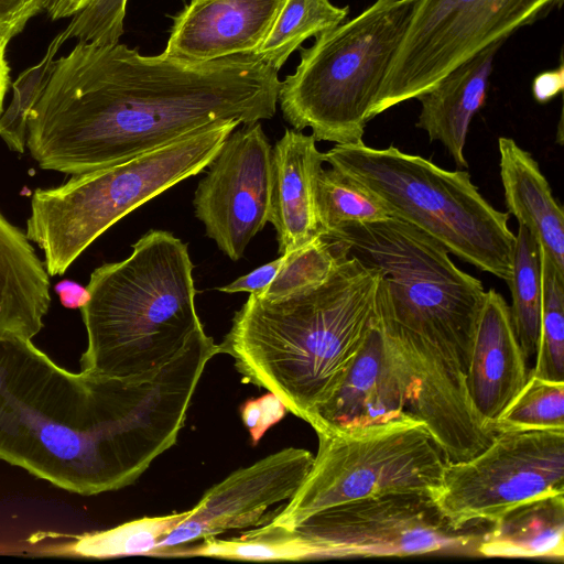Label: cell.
<instances>
[{"instance_id":"cell-1","label":"cell","mask_w":564,"mask_h":564,"mask_svg":"<svg viewBox=\"0 0 564 564\" xmlns=\"http://www.w3.org/2000/svg\"><path fill=\"white\" fill-rule=\"evenodd\" d=\"M280 84L252 55L198 63L78 42L55 59L28 118L26 148L44 170L95 171L219 121L271 119Z\"/></svg>"},{"instance_id":"cell-2","label":"cell","mask_w":564,"mask_h":564,"mask_svg":"<svg viewBox=\"0 0 564 564\" xmlns=\"http://www.w3.org/2000/svg\"><path fill=\"white\" fill-rule=\"evenodd\" d=\"M209 359L191 344L117 378L69 372L31 339L0 338V459L84 496L127 487L175 444Z\"/></svg>"},{"instance_id":"cell-3","label":"cell","mask_w":564,"mask_h":564,"mask_svg":"<svg viewBox=\"0 0 564 564\" xmlns=\"http://www.w3.org/2000/svg\"><path fill=\"white\" fill-rule=\"evenodd\" d=\"M380 281V270L348 254L315 289L279 301L249 293L219 352L308 423L356 359L376 314Z\"/></svg>"},{"instance_id":"cell-4","label":"cell","mask_w":564,"mask_h":564,"mask_svg":"<svg viewBox=\"0 0 564 564\" xmlns=\"http://www.w3.org/2000/svg\"><path fill=\"white\" fill-rule=\"evenodd\" d=\"M308 424L335 435L423 425L448 462L476 456L496 433L476 412L463 372L426 344L386 328L376 314L343 381Z\"/></svg>"},{"instance_id":"cell-5","label":"cell","mask_w":564,"mask_h":564,"mask_svg":"<svg viewBox=\"0 0 564 564\" xmlns=\"http://www.w3.org/2000/svg\"><path fill=\"white\" fill-rule=\"evenodd\" d=\"M188 247L172 232L152 229L131 254L90 274L80 308L87 333L82 370L129 378L156 370L204 327L195 307Z\"/></svg>"},{"instance_id":"cell-6","label":"cell","mask_w":564,"mask_h":564,"mask_svg":"<svg viewBox=\"0 0 564 564\" xmlns=\"http://www.w3.org/2000/svg\"><path fill=\"white\" fill-rule=\"evenodd\" d=\"M324 237L380 270L376 316L386 328L426 344L466 375L486 295L481 281L460 270L438 241L395 217Z\"/></svg>"},{"instance_id":"cell-7","label":"cell","mask_w":564,"mask_h":564,"mask_svg":"<svg viewBox=\"0 0 564 564\" xmlns=\"http://www.w3.org/2000/svg\"><path fill=\"white\" fill-rule=\"evenodd\" d=\"M323 161L378 196L392 217L480 271L509 281L514 245L509 214L480 194L468 172L448 171L393 145L377 149L364 141L335 144L323 153Z\"/></svg>"},{"instance_id":"cell-8","label":"cell","mask_w":564,"mask_h":564,"mask_svg":"<svg viewBox=\"0 0 564 564\" xmlns=\"http://www.w3.org/2000/svg\"><path fill=\"white\" fill-rule=\"evenodd\" d=\"M239 120L213 123L175 141L66 183L37 188L26 237L44 252L48 275H62L108 228L144 203L204 171Z\"/></svg>"},{"instance_id":"cell-9","label":"cell","mask_w":564,"mask_h":564,"mask_svg":"<svg viewBox=\"0 0 564 564\" xmlns=\"http://www.w3.org/2000/svg\"><path fill=\"white\" fill-rule=\"evenodd\" d=\"M417 0H376L355 18L301 48L278 104L293 129L316 141H362L365 127Z\"/></svg>"},{"instance_id":"cell-10","label":"cell","mask_w":564,"mask_h":564,"mask_svg":"<svg viewBox=\"0 0 564 564\" xmlns=\"http://www.w3.org/2000/svg\"><path fill=\"white\" fill-rule=\"evenodd\" d=\"M317 436L318 451L306 478L271 518L272 525L292 529L314 512L367 497H433L448 462L423 425Z\"/></svg>"},{"instance_id":"cell-11","label":"cell","mask_w":564,"mask_h":564,"mask_svg":"<svg viewBox=\"0 0 564 564\" xmlns=\"http://www.w3.org/2000/svg\"><path fill=\"white\" fill-rule=\"evenodd\" d=\"M489 523L454 530L434 499L386 494L337 503L290 530L296 561L424 554L477 555Z\"/></svg>"},{"instance_id":"cell-12","label":"cell","mask_w":564,"mask_h":564,"mask_svg":"<svg viewBox=\"0 0 564 564\" xmlns=\"http://www.w3.org/2000/svg\"><path fill=\"white\" fill-rule=\"evenodd\" d=\"M563 0H417L370 118L430 89L488 44L561 9Z\"/></svg>"},{"instance_id":"cell-13","label":"cell","mask_w":564,"mask_h":564,"mask_svg":"<svg viewBox=\"0 0 564 564\" xmlns=\"http://www.w3.org/2000/svg\"><path fill=\"white\" fill-rule=\"evenodd\" d=\"M552 494H564V430H507L476 456L447 462L433 499L462 530Z\"/></svg>"},{"instance_id":"cell-14","label":"cell","mask_w":564,"mask_h":564,"mask_svg":"<svg viewBox=\"0 0 564 564\" xmlns=\"http://www.w3.org/2000/svg\"><path fill=\"white\" fill-rule=\"evenodd\" d=\"M194 195L196 217L230 260H239L269 223L272 147L260 122L235 129Z\"/></svg>"},{"instance_id":"cell-15","label":"cell","mask_w":564,"mask_h":564,"mask_svg":"<svg viewBox=\"0 0 564 564\" xmlns=\"http://www.w3.org/2000/svg\"><path fill=\"white\" fill-rule=\"evenodd\" d=\"M313 462L311 452L290 447L237 469L203 495L188 516L158 543L151 556L229 530L260 524L271 506L294 496Z\"/></svg>"},{"instance_id":"cell-16","label":"cell","mask_w":564,"mask_h":564,"mask_svg":"<svg viewBox=\"0 0 564 564\" xmlns=\"http://www.w3.org/2000/svg\"><path fill=\"white\" fill-rule=\"evenodd\" d=\"M282 0H191L172 17L163 54L187 62L252 55Z\"/></svg>"},{"instance_id":"cell-17","label":"cell","mask_w":564,"mask_h":564,"mask_svg":"<svg viewBox=\"0 0 564 564\" xmlns=\"http://www.w3.org/2000/svg\"><path fill=\"white\" fill-rule=\"evenodd\" d=\"M527 360L509 304L495 289L487 290L474 333L465 381L476 412L492 427L524 386L529 375Z\"/></svg>"},{"instance_id":"cell-18","label":"cell","mask_w":564,"mask_h":564,"mask_svg":"<svg viewBox=\"0 0 564 564\" xmlns=\"http://www.w3.org/2000/svg\"><path fill=\"white\" fill-rule=\"evenodd\" d=\"M323 153L311 134L285 129L272 148V185L269 223L284 254L323 237L316 203V183Z\"/></svg>"},{"instance_id":"cell-19","label":"cell","mask_w":564,"mask_h":564,"mask_svg":"<svg viewBox=\"0 0 564 564\" xmlns=\"http://www.w3.org/2000/svg\"><path fill=\"white\" fill-rule=\"evenodd\" d=\"M505 42L488 44L416 97L421 104L416 127L431 141H440L459 167L468 166L464 150L469 126L486 101L494 58Z\"/></svg>"},{"instance_id":"cell-20","label":"cell","mask_w":564,"mask_h":564,"mask_svg":"<svg viewBox=\"0 0 564 564\" xmlns=\"http://www.w3.org/2000/svg\"><path fill=\"white\" fill-rule=\"evenodd\" d=\"M499 169L508 214L536 239L564 274V213L539 163L513 139L499 137Z\"/></svg>"},{"instance_id":"cell-21","label":"cell","mask_w":564,"mask_h":564,"mask_svg":"<svg viewBox=\"0 0 564 564\" xmlns=\"http://www.w3.org/2000/svg\"><path fill=\"white\" fill-rule=\"evenodd\" d=\"M50 275L26 235L0 212V338L32 339L43 328Z\"/></svg>"},{"instance_id":"cell-22","label":"cell","mask_w":564,"mask_h":564,"mask_svg":"<svg viewBox=\"0 0 564 564\" xmlns=\"http://www.w3.org/2000/svg\"><path fill=\"white\" fill-rule=\"evenodd\" d=\"M477 555L485 557L564 556V494L524 501L490 522Z\"/></svg>"},{"instance_id":"cell-23","label":"cell","mask_w":564,"mask_h":564,"mask_svg":"<svg viewBox=\"0 0 564 564\" xmlns=\"http://www.w3.org/2000/svg\"><path fill=\"white\" fill-rule=\"evenodd\" d=\"M348 6L330 0H282L278 13L253 57L279 72L304 41L343 23Z\"/></svg>"},{"instance_id":"cell-24","label":"cell","mask_w":564,"mask_h":564,"mask_svg":"<svg viewBox=\"0 0 564 564\" xmlns=\"http://www.w3.org/2000/svg\"><path fill=\"white\" fill-rule=\"evenodd\" d=\"M509 284L511 318L527 359L535 357L542 302V268L540 246L534 236L518 225L514 234Z\"/></svg>"},{"instance_id":"cell-25","label":"cell","mask_w":564,"mask_h":564,"mask_svg":"<svg viewBox=\"0 0 564 564\" xmlns=\"http://www.w3.org/2000/svg\"><path fill=\"white\" fill-rule=\"evenodd\" d=\"M316 203L323 237L346 225L392 217L378 196L332 166L323 167L318 174Z\"/></svg>"},{"instance_id":"cell-26","label":"cell","mask_w":564,"mask_h":564,"mask_svg":"<svg viewBox=\"0 0 564 564\" xmlns=\"http://www.w3.org/2000/svg\"><path fill=\"white\" fill-rule=\"evenodd\" d=\"M189 513V510L162 517H145L112 529L77 535L63 546L65 553L84 557L149 555L158 543Z\"/></svg>"},{"instance_id":"cell-27","label":"cell","mask_w":564,"mask_h":564,"mask_svg":"<svg viewBox=\"0 0 564 564\" xmlns=\"http://www.w3.org/2000/svg\"><path fill=\"white\" fill-rule=\"evenodd\" d=\"M347 247L336 239L318 237L291 252L270 285L256 293L267 301H279L312 290L324 283L348 256Z\"/></svg>"},{"instance_id":"cell-28","label":"cell","mask_w":564,"mask_h":564,"mask_svg":"<svg viewBox=\"0 0 564 564\" xmlns=\"http://www.w3.org/2000/svg\"><path fill=\"white\" fill-rule=\"evenodd\" d=\"M542 302L535 366L545 379L564 381V274L541 250Z\"/></svg>"},{"instance_id":"cell-29","label":"cell","mask_w":564,"mask_h":564,"mask_svg":"<svg viewBox=\"0 0 564 564\" xmlns=\"http://www.w3.org/2000/svg\"><path fill=\"white\" fill-rule=\"evenodd\" d=\"M494 430H564V381L528 379L494 423Z\"/></svg>"},{"instance_id":"cell-30","label":"cell","mask_w":564,"mask_h":564,"mask_svg":"<svg viewBox=\"0 0 564 564\" xmlns=\"http://www.w3.org/2000/svg\"><path fill=\"white\" fill-rule=\"evenodd\" d=\"M67 40L65 30L58 33L41 62L21 73L12 84V101L0 117V137L15 152L25 150L29 115L45 88L57 51Z\"/></svg>"},{"instance_id":"cell-31","label":"cell","mask_w":564,"mask_h":564,"mask_svg":"<svg viewBox=\"0 0 564 564\" xmlns=\"http://www.w3.org/2000/svg\"><path fill=\"white\" fill-rule=\"evenodd\" d=\"M128 0H93L65 29L67 39L99 45L116 44L123 34Z\"/></svg>"},{"instance_id":"cell-32","label":"cell","mask_w":564,"mask_h":564,"mask_svg":"<svg viewBox=\"0 0 564 564\" xmlns=\"http://www.w3.org/2000/svg\"><path fill=\"white\" fill-rule=\"evenodd\" d=\"M47 0H0V37L10 42L37 13Z\"/></svg>"},{"instance_id":"cell-33","label":"cell","mask_w":564,"mask_h":564,"mask_svg":"<svg viewBox=\"0 0 564 564\" xmlns=\"http://www.w3.org/2000/svg\"><path fill=\"white\" fill-rule=\"evenodd\" d=\"M283 260L284 256L281 254L279 258L256 268L242 276H239L231 283L217 288V290L224 293H261L273 281L275 274L283 263Z\"/></svg>"},{"instance_id":"cell-34","label":"cell","mask_w":564,"mask_h":564,"mask_svg":"<svg viewBox=\"0 0 564 564\" xmlns=\"http://www.w3.org/2000/svg\"><path fill=\"white\" fill-rule=\"evenodd\" d=\"M259 420L257 426L250 432L253 445L272 425L278 423L285 414L286 408L282 401L272 392H268L259 399Z\"/></svg>"},{"instance_id":"cell-35","label":"cell","mask_w":564,"mask_h":564,"mask_svg":"<svg viewBox=\"0 0 564 564\" xmlns=\"http://www.w3.org/2000/svg\"><path fill=\"white\" fill-rule=\"evenodd\" d=\"M564 89V64L561 56L560 65L551 70L536 75L532 83V94L540 104H545L561 94Z\"/></svg>"},{"instance_id":"cell-36","label":"cell","mask_w":564,"mask_h":564,"mask_svg":"<svg viewBox=\"0 0 564 564\" xmlns=\"http://www.w3.org/2000/svg\"><path fill=\"white\" fill-rule=\"evenodd\" d=\"M55 291L61 303L68 308H82L89 300L87 288L75 282H59L56 284Z\"/></svg>"},{"instance_id":"cell-37","label":"cell","mask_w":564,"mask_h":564,"mask_svg":"<svg viewBox=\"0 0 564 564\" xmlns=\"http://www.w3.org/2000/svg\"><path fill=\"white\" fill-rule=\"evenodd\" d=\"M93 0H47L44 10L53 20L75 15L88 7Z\"/></svg>"},{"instance_id":"cell-38","label":"cell","mask_w":564,"mask_h":564,"mask_svg":"<svg viewBox=\"0 0 564 564\" xmlns=\"http://www.w3.org/2000/svg\"><path fill=\"white\" fill-rule=\"evenodd\" d=\"M9 42L0 37V117L3 112V101L10 85V67L6 59V48Z\"/></svg>"}]
</instances>
